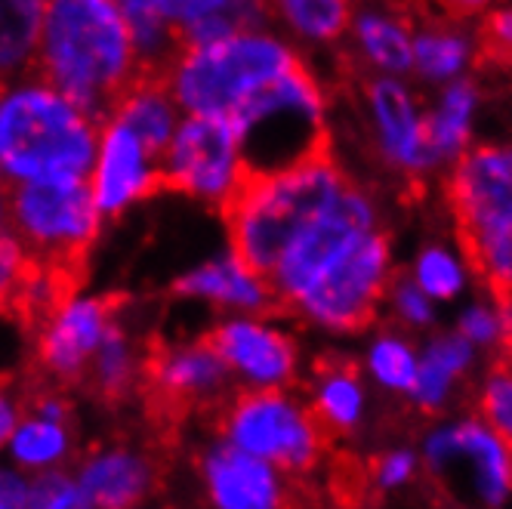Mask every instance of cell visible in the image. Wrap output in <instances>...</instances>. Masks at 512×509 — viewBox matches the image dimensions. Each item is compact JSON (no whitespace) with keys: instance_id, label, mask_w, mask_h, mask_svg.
I'll list each match as a JSON object with an SVG mask.
<instances>
[{"instance_id":"22","label":"cell","mask_w":512,"mask_h":509,"mask_svg":"<svg viewBox=\"0 0 512 509\" xmlns=\"http://www.w3.org/2000/svg\"><path fill=\"white\" fill-rule=\"evenodd\" d=\"M368 377L361 374L358 365L346 358H324L312 368L306 380V402L324 432L337 439V435H355L371 408Z\"/></svg>"},{"instance_id":"39","label":"cell","mask_w":512,"mask_h":509,"mask_svg":"<svg viewBox=\"0 0 512 509\" xmlns=\"http://www.w3.org/2000/svg\"><path fill=\"white\" fill-rule=\"evenodd\" d=\"M31 509H90L71 466L31 476Z\"/></svg>"},{"instance_id":"42","label":"cell","mask_w":512,"mask_h":509,"mask_svg":"<svg viewBox=\"0 0 512 509\" xmlns=\"http://www.w3.org/2000/svg\"><path fill=\"white\" fill-rule=\"evenodd\" d=\"M0 509H31V472L0 454Z\"/></svg>"},{"instance_id":"20","label":"cell","mask_w":512,"mask_h":509,"mask_svg":"<svg viewBox=\"0 0 512 509\" xmlns=\"http://www.w3.org/2000/svg\"><path fill=\"white\" fill-rule=\"evenodd\" d=\"M75 476L90 509H133L158 488V463L133 445L93 448L75 460Z\"/></svg>"},{"instance_id":"34","label":"cell","mask_w":512,"mask_h":509,"mask_svg":"<svg viewBox=\"0 0 512 509\" xmlns=\"http://www.w3.org/2000/svg\"><path fill=\"white\" fill-rule=\"evenodd\" d=\"M115 4L130 25L142 68L152 71V75H161L164 65L179 50V38L161 10V0H115Z\"/></svg>"},{"instance_id":"12","label":"cell","mask_w":512,"mask_h":509,"mask_svg":"<svg viewBox=\"0 0 512 509\" xmlns=\"http://www.w3.org/2000/svg\"><path fill=\"white\" fill-rule=\"evenodd\" d=\"M380 226L383 220H380L377 198L368 189L349 183L346 192L331 207L318 213L315 220L284 247L278 263L272 266L269 278L278 297V309H287L294 303L315 281V275L331 260H337L352 241H358L361 235H368Z\"/></svg>"},{"instance_id":"25","label":"cell","mask_w":512,"mask_h":509,"mask_svg":"<svg viewBox=\"0 0 512 509\" xmlns=\"http://www.w3.org/2000/svg\"><path fill=\"white\" fill-rule=\"evenodd\" d=\"M482 93L472 78L435 87L426 102V142L438 170H448L460 155L472 149L475 118H479Z\"/></svg>"},{"instance_id":"40","label":"cell","mask_w":512,"mask_h":509,"mask_svg":"<svg viewBox=\"0 0 512 509\" xmlns=\"http://www.w3.org/2000/svg\"><path fill=\"white\" fill-rule=\"evenodd\" d=\"M34 263V253L13 229L0 232V306H16Z\"/></svg>"},{"instance_id":"21","label":"cell","mask_w":512,"mask_h":509,"mask_svg":"<svg viewBox=\"0 0 512 509\" xmlns=\"http://www.w3.org/2000/svg\"><path fill=\"white\" fill-rule=\"evenodd\" d=\"M479 358L482 352L466 337H460L454 327L451 331L429 334L420 343V368L408 392L411 408L426 417L445 414L454 405L457 389L472 377L475 368H479Z\"/></svg>"},{"instance_id":"24","label":"cell","mask_w":512,"mask_h":509,"mask_svg":"<svg viewBox=\"0 0 512 509\" xmlns=\"http://www.w3.org/2000/svg\"><path fill=\"white\" fill-rule=\"evenodd\" d=\"M482 59L479 34L466 31L457 19H438L414 28V62L411 75L426 87H445L469 78Z\"/></svg>"},{"instance_id":"36","label":"cell","mask_w":512,"mask_h":509,"mask_svg":"<svg viewBox=\"0 0 512 509\" xmlns=\"http://www.w3.org/2000/svg\"><path fill=\"white\" fill-rule=\"evenodd\" d=\"M383 309L389 312L395 327L408 334H426L438 324V303L408 272H395V278L386 287Z\"/></svg>"},{"instance_id":"7","label":"cell","mask_w":512,"mask_h":509,"mask_svg":"<svg viewBox=\"0 0 512 509\" xmlns=\"http://www.w3.org/2000/svg\"><path fill=\"white\" fill-rule=\"evenodd\" d=\"M216 435L275 463L290 479H309L324 466L331 435L306 395L287 389H235L216 414Z\"/></svg>"},{"instance_id":"27","label":"cell","mask_w":512,"mask_h":509,"mask_svg":"<svg viewBox=\"0 0 512 509\" xmlns=\"http://www.w3.org/2000/svg\"><path fill=\"white\" fill-rule=\"evenodd\" d=\"M269 22L300 50H324L346 41L355 0H266Z\"/></svg>"},{"instance_id":"14","label":"cell","mask_w":512,"mask_h":509,"mask_svg":"<svg viewBox=\"0 0 512 509\" xmlns=\"http://www.w3.org/2000/svg\"><path fill=\"white\" fill-rule=\"evenodd\" d=\"M361 105L374 152L392 173L411 183L438 173L426 142V105L408 78L368 75Z\"/></svg>"},{"instance_id":"43","label":"cell","mask_w":512,"mask_h":509,"mask_svg":"<svg viewBox=\"0 0 512 509\" xmlns=\"http://www.w3.org/2000/svg\"><path fill=\"white\" fill-rule=\"evenodd\" d=\"M25 402H22V395L10 386V383H4L0 380V454H4V448H7V442H10V435H13V429H16V423L22 420V414H25Z\"/></svg>"},{"instance_id":"18","label":"cell","mask_w":512,"mask_h":509,"mask_svg":"<svg viewBox=\"0 0 512 509\" xmlns=\"http://www.w3.org/2000/svg\"><path fill=\"white\" fill-rule=\"evenodd\" d=\"M145 380L170 408H219L235 392L232 374L210 337L158 346L145 358Z\"/></svg>"},{"instance_id":"29","label":"cell","mask_w":512,"mask_h":509,"mask_svg":"<svg viewBox=\"0 0 512 509\" xmlns=\"http://www.w3.org/2000/svg\"><path fill=\"white\" fill-rule=\"evenodd\" d=\"M4 457L13 460L19 469L38 476L47 469L71 466L78 460V435L71 420H56L47 414H38L25 408L22 420L16 423L10 442L4 448Z\"/></svg>"},{"instance_id":"46","label":"cell","mask_w":512,"mask_h":509,"mask_svg":"<svg viewBox=\"0 0 512 509\" xmlns=\"http://www.w3.org/2000/svg\"><path fill=\"white\" fill-rule=\"evenodd\" d=\"M10 229V183L0 176V232Z\"/></svg>"},{"instance_id":"31","label":"cell","mask_w":512,"mask_h":509,"mask_svg":"<svg viewBox=\"0 0 512 509\" xmlns=\"http://www.w3.org/2000/svg\"><path fill=\"white\" fill-rule=\"evenodd\" d=\"M408 275L426 290L438 306L463 300L472 290V284L479 281V275H475L460 241L457 244H448V241L423 244L414 253Z\"/></svg>"},{"instance_id":"30","label":"cell","mask_w":512,"mask_h":509,"mask_svg":"<svg viewBox=\"0 0 512 509\" xmlns=\"http://www.w3.org/2000/svg\"><path fill=\"white\" fill-rule=\"evenodd\" d=\"M358 368L380 392L408 398L420 368V343L408 331H401V327H380L364 343Z\"/></svg>"},{"instance_id":"44","label":"cell","mask_w":512,"mask_h":509,"mask_svg":"<svg viewBox=\"0 0 512 509\" xmlns=\"http://www.w3.org/2000/svg\"><path fill=\"white\" fill-rule=\"evenodd\" d=\"M445 19H457V22H472V19H482L497 0H432Z\"/></svg>"},{"instance_id":"23","label":"cell","mask_w":512,"mask_h":509,"mask_svg":"<svg viewBox=\"0 0 512 509\" xmlns=\"http://www.w3.org/2000/svg\"><path fill=\"white\" fill-rule=\"evenodd\" d=\"M414 22L392 7H361L355 10L346 41L355 62L368 75L408 78L414 62Z\"/></svg>"},{"instance_id":"28","label":"cell","mask_w":512,"mask_h":509,"mask_svg":"<svg viewBox=\"0 0 512 509\" xmlns=\"http://www.w3.org/2000/svg\"><path fill=\"white\" fill-rule=\"evenodd\" d=\"M112 118H118L121 124H127L149 149H155L158 155L164 152V145L173 139L179 121H182V108L173 99L170 87L164 84L161 75H152L145 71L139 81H133L112 105Z\"/></svg>"},{"instance_id":"35","label":"cell","mask_w":512,"mask_h":509,"mask_svg":"<svg viewBox=\"0 0 512 509\" xmlns=\"http://www.w3.org/2000/svg\"><path fill=\"white\" fill-rule=\"evenodd\" d=\"M454 331L466 337L482 355H497L512 331V297H500L485 287V294L472 297L460 306L454 318Z\"/></svg>"},{"instance_id":"38","label":"cell","mask_w":512,"mask_h":509,"mask_svg":"<svg viewBox=\"0 0 512 509\" xmlns=\"http://www.w3.org/2000/svg\"><path fill=\"white\" fill-rule=\"evenodd\" d=\"M420 476H423L420 451L417 448H405V445L380 451L371 460V466H368V482H371V488L380 497H392V494L408 491Z\"/></svg>"},{"instance_id":"17","label":"cell","mask_w":512,"mask_h":509,"mask_svg":"<svg viewBox=\"0 0 512 509\" xmlns=\"http://www.w3.org/2000/svg\"><path fill=\"white\" fill-rule=\"evenodd\" d=\"M198 482L216 509H281L294 497V479L223 435L198 454Z\"/></svg>"},{"instance_id":"47","label":"cell","mask_w":512,"mask_h":509,"mask_svg":"<svg viewBox=\"0 0 512 509\" xmlns=\"http://www.w3.org/2000/svg\"><path fill=\"white\" fill-rule=\"evenodd\" d=\"M494 358H500L506 368H512V331H509V337H506V343L500 346V352L494 355Z\"/></svg>"},{"instance_id":"16","label":"cell","mask_w":512,"mask_h":509,"mask_svg":"<svg viewBox=\"0 0 512 509\" xmlns=\"http://www.w3.org/2000/svg\"><path fill=\"white\" fill-rule=\"evenodd\" d=\"M87 186L105 223L121 220L133 207L152 201L164 189L161 155L149 149L127 124L105 115Z\"/></svg>"},{"instance_id":"45","label":"cell","mask_w":512,"mask_h":509,"mask_svg":"<svg viewBox=\"0 0 512 509\" xmlns=\"http://www.w3.org/2000/svg\"><path fill=\"white\" fill-rule=\"evenodd\" d=\"M31 411H38V414H47V417H56V420H71L75 417V405L68 402V395L59 392V389H44L38 392L28 402Z\"/></svg>"},{"instance_id":"19","label":"cell","mask_w":512,"mask_h":509,"mask_svg":"<svg viewBox=\"0 0 512 509\" xmlns=\"http://www.w3.org/2000/svg\"><path fill=\"white\" fill-rule=\"evenodd\" d=\"M173 297L207 306L219 315L278 309L272 278L263 269L250 266L232 247L182 269L173 278Z\"/></svg>"},{"instance_id":"13","label":"cell","mask_w":512,"mask_h":509,"mask_svg":"<svg viewBox=\"0 0 512 509\" xmlns=\"http://www.w3.org/2000/svg\"><path fill=\"white\" fill-rule=\"evenodd\" d=\"M235 389H287L303 377V346L272 312L219 315L207 331Z\"/></svg>"},{"instance_id":"10","label":"cell","mask_w":512,"mask_h":509,"mask_svg":"<svg viewBox=\"0 0 512 509\" xmlns=\"http://www.w3.org/2000/svg\"><path fill=\"white\" fill-rule=\"evenodd\" d=\"M102 226L105 216L87 179H38L10 186V229L38 263L71 272L99 241Z\"/></svg>"},{"instance_id":"2","label":"cell","mask_w":512,"mask_h":509,"mask_svg":"<svg viewBox=\"0 0 512 509\" xmlns=\"http://www.w3.org/2000/svg\"><path fill=\"white\" fill-rule=\"evenodd\" d=\"M102 118L38 71L0 81V176L10 186L87 179Z\"/></svg>"},{"instance_id":"15","label":"cell","mask_w":512,"mask_h":509,"mask_svg":"<svg viewBox=\"0 0 512 509\" xmlns=\"http://www.w3.org/2000/svg\"><path fill=\"white\" fill-rule=\"evenodd\" d=\"M118 321L115 303L90 290H65V294L41 315L34 358L44 377L59 386L87 380L90 361Z\"/></svg>"},{"instance_id":"1","label":"cell","mask_w":512,"mask_h":509,"mask_svg":"<svg viewBox=\"0 0 512 509\" xmlns=\"http://www.w3.org/2000/svg\"><path fill=\"white\" fill-rule=\"evenodd\" d=\"M34 71L99 118L145 75L115 0H47Z\"/></svg>"},{"instance_id":"8","label":"cell","mask_w":512,"mask_h":509,"mask_svg":"<svg viewBox=\"0 0 512 509\" xmlns=\"http://www.w3.org/2000/svg\"><path fill=\"white\" fill-rule=\"evenodd\" d=\"M392 278L395 253L386 229L380 226L352 241L337 260L327 263L284 312L334 337L361 334L383 312Z\"/></svg>"},{"instance_id":"37","label":"cell","mask_w":512,"mask_h":509,"mask_svg":"<svg viewBox=\"0 0 512 509\" xmlns=\"http://www.w3.org/2000/svg\"><path fill=\"white\" fill-rule=\"evenodd\" d=\"M472 414H479L488 426L512 439V368H506L500 358L491 361V368L475 386Z\"/></svg>"},{"instance_id":"33","label":"cell","mask_w":512,"mask_h":509,"mask_svg":"<svg viewBox=\"0 0 512 509\" xmlns=\"http://www.w3.org/2000/svg\"><path fill=\"white\" fill-rule=\"evenodd\" d=\"M47 0H0V81L34 71Z\"/></svg>"},{"instance_id":"5","label":"cell","mask_w":512,"mask_h":509,"mask_svg":"<svg viewBox=\"0 0 512 509\" xmlns=\"http://www.w3.org/2000/svg\"><path fill=\"white\" fill-rule=\"evenodd\" d=\"M445 198L482 287L512 297V145H472L448 167Z\"/></svg>"},{"instance_id":"3","label":"cell","mask_w":512,"mask_h":509,"mask_svg":"<svg viewBox=\"0 0 512 509\" xmlns=\"http://www.w3.org/2000/svg\"><path fill=\"white\" fill-rule=\"evenodd\" d=\"M346 186L349 176L331 152L275 173H253L235 201L219 213L229 247L269 275L284 247L331 207Z\"/></svg>"},{"instance_id":"9","label":"cell","mask_w":512,"mask_h":509,"mask_svg":"<svg viewBox=\"0 0 512 509\" xmlns=\"http://www.w3.org/2000/svg\"><path fill=\"white\" fill-rule=\"evenodd\" d=\"M417 451L423 476L457 503L503 506L512 500V439L479 414L435 420Z\"/></svg>"},{"instance_id":"6","label":"cell","mask_w":512,"mask_h":509,"mask_svg":"<svg viewBox=\"0 0 512 509\" xmlns=\"http://www.w3.org/2000/svg\"><path fill=\"white\" fill-rule=\"evenodd\" d=\"M253 173H275L327 152V93L315 71L294 65L229 118Z\"/></svg>"},{"instance_id":"11","label":"cell","mask_w":512,"mask_h":509,"mask_svg":"<svg viewBox=\"0 0 512 509\" xmlns=\"http://www.w3.org/2000/svg\"><path fill=\"white\" fill-rule=\"evenodd\" d=\"M164 189L223 213L250 179L238 130L229 118L182 115L161 152Z\"/></svg>"},{"instance_id":"41","label":"cell","mask_w":512,"mask_h":509,"mask_svg":"<svg viewBox=\"0 0 512 509\" xmlns=\"http://www.w3.org/2000/svg\"><path fill=\"white\" fill-rule=\"evenodd\" d=\"M479 44H482V59H497V62H512V7H491L482 16L479 28Z\"/></svg>"},{"instance_id":"26","label":"cell","mask_w":512,"mask_h":509,"mask_svg":"<svg viewBox=\"0 0 512 509\" xmlns=\"http://www.w3.org/2000/svg\"><path fill=\"white\" fill-rule=\"evenodd\" d=\"M179 47L223 41L235 31L269 25L266 0H161Z\"/></svg>"},{"instance_id":"4","label":"cell","mask_w":512,"mask_h":509,"mask_svg":"<svg viewBox=\"0 0 512 509\" xmlns=\"http://www.w3.org/2000/svg\"><path fill=\"white\" fill-rule=\"evenodd\" d=\"M300 62V47L269 22L213 44L179 47L161 78L186 115L232 118L256 90Z\"/></svg>"},{"instance_id":"32","label":"cell","mask_w":512,"mask_h":509,"mask_svg":"<svg viewBox=\"0 0 512 509\" xmlns=\"http://www.w3.org/2000/svg\"><path fill=\"white\" fill-rule=\"evenodd\" d=\"M142 377H145V355L136 337L124 324L115 321L90 361L87 380L108 402H121V398H127L142 383Z\"/></svg>"}]
</instances>
